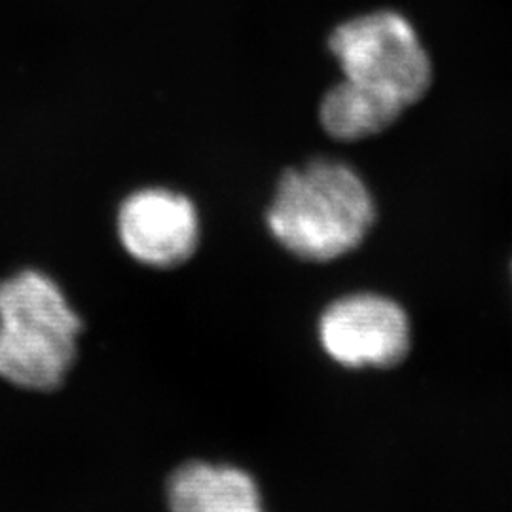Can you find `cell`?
I'll list each match as a JSON object with an SVG mask.
<instances>
[{
	"mask_svg": "<svg viewBox=\"0 0 512 512\" xmlns=\"http://www.w3.org/2000/svg\"><path fill=\"white\" fill-rule=\"evenodd\" d=\"M376 219L361 177L338 162H311L287 171L268 209V228L287 251L327 262L361 245Z\"/></svg>",
	"mask_w": 512,
	"mask_h": 512,
	"instance_id": "1",
	"label": "cell"
},
{
	"mask_svg": "<svg viewBox=\"0 0 512 512\" xmlns=\"http://www.w3.org/2000/svg\"><path fill=\"white\" fill-rule=\"evenodd\" d=\"M82 321L50 275L0 281V378L27 391L61 387L73 370Z\"/></svg>",
	"mask_w": 512,
	"mask_h": 512,
	"instance_id": "2",
	"label": "cell"
},
{
	"mask_svg": "<svg viewBox=\"0 0 512 512\" xmlns=\"http://www.w3.org/2000/svg\"><path fill=\"white\" fill-rule=\"evenodd\" d=\"M349 82L384 93L404 109L431 86V61L412 25L395 12H374L342 23L329 40Z\"/></svg>",
	"mask_w": 512,
	"mask_h": 512,
	"instance_id": "3",
	"label": "cell"
},
{
	"mask_svg": "<svg viewBox=\"0 0 512 512\" xmlns=\"http://www.w3.org/2000/svg\"><path fill=\"white\" fill-rule=\"evenodd\" d=\"M319 340L332 361L346 368L397 365L410 348L406 311L382 294L334 300L319 319Z\"/></svg>",
	"mask_w": 512,
	"mask_h": 512,
	"instance_id": "4",
	"label": "cell"
},
{
	"mask_svg": "<svg viewBox=\"0 0 512 512\" xmlns=\"http://www.w3.org/2000/svg\"><path fill=\"white\" fill-rule=\"evenodd\" d=\"M118 238L133 260L150 268H175L196 253L200 217L186 196L167 188L133 192L118 211Z\"/></svg>",
	"mask_w": 512,
	"mask_h": 512,
	"instance_id": "5",
	"label": "cell"
},
{
	"mask_svg": "<svg viewBox=\"0 0 512 512\" xmlns=\"http://www.w3.org/2000/svg\"><path fill=\"white\" fill-rule=\"evenodd\" d=\"M169 512H264L253 476L239 467L188 461L167 480Z\"/></svg>",
	"mask_w": 512,
	"mask_h": 512,
	"instance_id": "6",
	"label": "cell"
},
{
	"mask_svg": "<svg viewBox=\"0 0 512 512\" xmlns=\"http://www.w3.org/2000/svg\"><path fill=\"white\" fill-rule=\"evenodd\" d=\"M404 107L384 93L344 78L321 103V124L340 141H359L389 128Z\"/></svg>",
	"mask_w": 512,
	"mask_h": 512,
	"instance_id": "7",
	"label": "cell"
}]
</instances>
